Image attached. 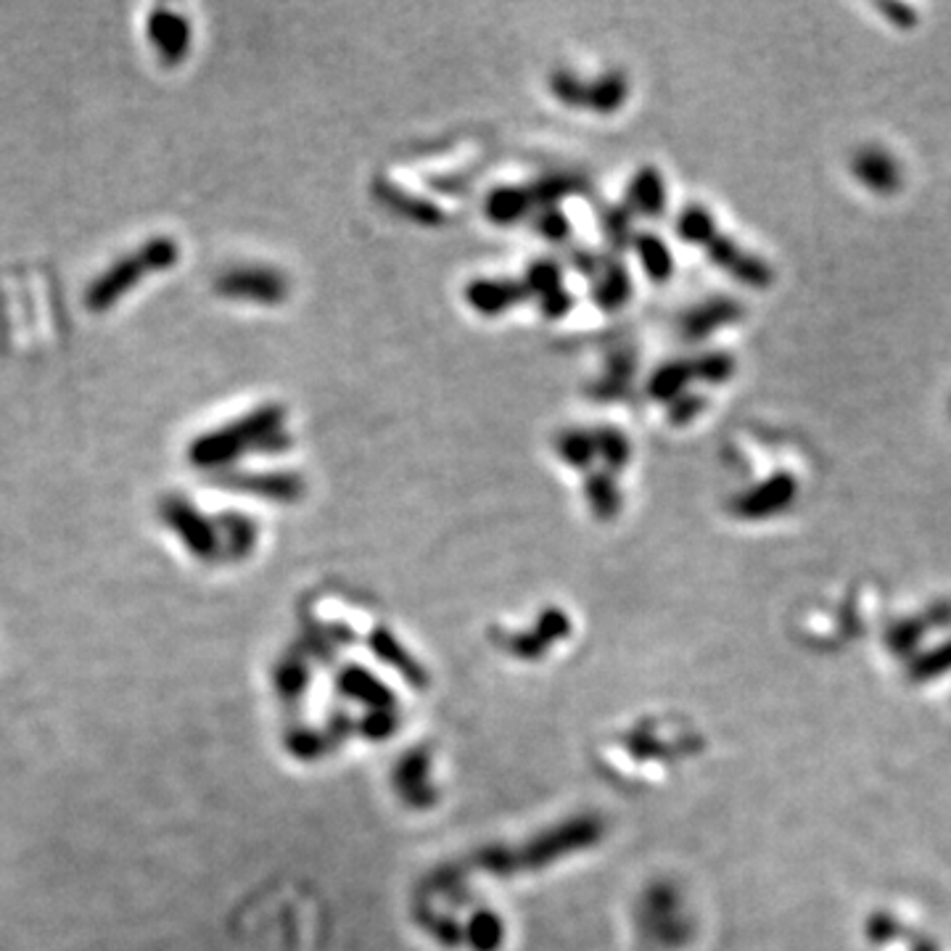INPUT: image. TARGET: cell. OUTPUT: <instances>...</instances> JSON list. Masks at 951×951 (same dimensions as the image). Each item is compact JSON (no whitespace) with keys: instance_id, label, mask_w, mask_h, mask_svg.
Wrapping results in <instances>:
<instances>
[{"instance_id":"1","label":"cell","mask_w":951,"mask_h":951,"mask_svg":"<svg viewBox=\"0 0 951 951\" xmlns=\"http://www.w3.org/2000/svg\"><path fill=\"white\" fill-rule=\"evenodd\" d=\"M466 299L476 313L492 317V315H503L505 309L516 307L518 302H523V299H527V289H523V283H518V280L481 278L468 286Z\"/></svg>"},{"instance_id":"2","label":"cell","mask_w":951,"mask_h":951,"mask_svg":"<svg viewBox=\"0 0 951 951\" xmlns=\"http://www.w3.org/2000/svg\"><path fill=\"white\" fill-rule=\"evenodd\" d=\"M632 210L645 217H661L667 206V188L656 167H643L632 180Z\"/></svg>"},{"instance_id":"3","label":"cell","mask_w":951,"mask_h":951,"mask_svg":"<svg viewBox=\"0 0 951 951\" xmlns=\"http://www.w3.org/2000/svg\"><path fill=\"white\" fill-rule=\"evenodd\" d=\"M532 206H534V201H532V193H529V188H497V191L490 193L484 210H486V217H490L492 223L513 225L523 215H527Z\"/></svg>"},{"instance_id":"4","label":"cell","mask_w":951,"mask_h":951,"mask_svg":"<svg viewBox=\"0 0 951 951\" xmlns=\"http://www.w3.org/2000/svg\"><path fill=\"white\" fill-rule=\"evenodd\" d=\"M630 96L626 79L621 72H608V75L597 77L595 83H587V103L584 106L593 109L597 114H613L621 103Z\"/></svg>"},{"instance_id":"5","label":"cell","mask_w":951,"mask_h":951,"mask_svg":"<svg viewBox=\"0 0 951 951\" xmlns=\"http://www.w3.org/2000/svg\"><path fill=\"white\" fill-rule=\"evenodd\" d=\"M634 246H637L639 262H643L645 272H648V278L654 280V283H667V280L672 278L674 262L672 254H669L667 243H663L661 238L650 233H639L634 238Z\"/></svg>"},{"instance_id":"6","label":"cell","mask_w":951,"mask_h":951,"mask_svg":"<svg viewBox=\"0 0 951 951\" xmlns=\"http://www.w3.org/2000/svg\"><path fill=\"white\" fill-rule=\"evenodd\" d=\"M693 378V365L687 363H667L663 368H658V373L650 378L648 392L656 396L658 402H667L672 405L674 400H680L685 392L687 381Z\"/></svg>"},{"instance_id":"7","label":"cell","mask_w":951,"mask_h":951,"mask_svg":"<svg viewBox=\"0 0 951 951\" xmlns=\"http://www.w3.org/2000/svg\"><path fill=\"white\" fill-rule=\"evenodd\" d=\"M584 495H587L597 518H613L619 513L621 495L619 490H616V481L611 479V473L606 471L589 473L587 481H584Z\"/></svg>"},{"instance_id":"8","label":"cell","mask_w":951,"mask_h":951,"mask_svg":"<svg viewBox=\"0 0 951 951\" xmlns=\"http://www.w3.org/2000/svg\"><path fill=\"white\" fill-rule=\"evenodd\" d=\"M630 294H632V283L630 276H626L624 265L613 262V265L603 272V278L597 280V289H595L597 304L606 309H619L630 302Z\"/></svg>"},{"instance_id":"9","label":"cell","mask_w":951,"mask_h":951,"mask_svg":"<svg viewBox=\"0 0 951 951\" xmlns=\"http://www.w3.org/2000/svg\"><path fill=\"white\" fill-rule=\"evenodd\" d=\"M593 442H595V455L600 457L603 462H606L611 471H621V468L630 462V442H626V436L621 434V431L616 429H595L593 431Z\"/></svg>"},{"instance_id":"10","label":"cell","mask_w":951,"mask_h":951,"mask_svg":"<svg viewBox=\"0 0 951 951\" xmlns=\"http://www.w3.org/2000/svg\"><path fill=\"white\" fill-rule=\"evenodd\" d=\"M558 455L563 457L569 466L574 468H587L589 462L595 460V442H593V431H563V434L558 436Z\"/></svg>"},{"instance_id":"11","label":"cell","mask_w":951,"mask_h":951,"mask_svg":"<svg viewBox=\"0 0 951 951\" xmlns=\"http://www.w3.org/2000/svg\"><path fill=\"white\" fill-rule=\"evenodd\" d=\"M523 289H527V294H534L540 299L553 294V291L560 289V267L550 259L534 262L529 267L527 280H523Z\"/></svg>"},{"instance_id":"12","label":"cell","mask_w":951,"mask_h":951,"mask_svg":"<svg viewBox=\"0 0 951 951\" xmlns=\"http://www.w3.org/2000/svg\"><path fill=\"white\" fill-rule=\"evenodd\" d=\"M680 236L690 243H709L713 238V223L709 212L700 206H690L680 217Z\"/></svg>"},{"instance_id":"13","label":"cell","mask_w":951,"mask_h":951,"mask_svg":"<svg viewBox=\"0 0 951 951\" xmlns=\"http://www.w3.org/2000/svg\"><path fill=\"white\" fill-rule=\"evenodd\" d=\"M550 88L553 96L558 101H563L566 106H584L587 103V83H582L576 75H571V72H555L550 79Z\"/></svg>"},{"instance_id":"14","label":"cell","mask_w":951,"mask_h":951,"mask_svg":"<svg viewBox=\"0 0 951 951\" xmlns=\"http://www.w3.org/2000/svg\"><path fill=\"white\" fill-rule=\"evenodd\" d=\"M536 230H540L542 238L558 243L569 236V219L560 215L558 210H550V206H547V210L536 217Z\"/></svg>"},{"instance_id":"15","label":"cell","mask_w":951,"mask_h":951,"mask_svg":"<svg viewBox=\"0 0 951 951\" xmlns=\"http://www.w3.org/2000/svg\"><path fill=\"white\" fill-rule=\"evenodd\" d=\"M727 373H730V359L724 355L700 357L698 365H693V376L706 378V381H711V383L724 381V376Z\"/></svg>"},{"instance_id":"16","label":"cell","mask_w":951,"mask_h":951,"mask_svg":"<svg viewBox=\"0 0 951 951\" xmlns=\"http://www.w3.org/2000/svg\"><path fill=\"white\" fill-rule=\"evenodd\" d=\"M700 407H703V400H700V396H680V400H674L672 405H669V420H672L674 426L687 423V420L698 416Z\"/></svg>"},{"instance_id":"17","label":"cell","mask_w":951,"mask_h":951,"mask_svg":"<svg viewBox=\"0 0 951 951\" xmlns=\"http://www.w3.org/2000/svg\"><path fill=\"white\" fill-rule=\"evenodd\" d=\"M540 302H542V315L553 317V320H558V317H563L571 307H574V299L566 294L563 289H558V291H553V294L542 296Z\"/></svg>"},{"instance_id":"18","label":"cell","mask_w":951,"mask_h":951,"mask_svg":"<svg viewBox=\"0 0 951 951\" xmlns=\"http://www.w3.org/2000/svg\"><path fill=\"white\" fill-rule=\"evenodd\" d=\"M626 219H630V212L624 210H616L613 215H608L606 219V230L611 238H624L630 233V225H626Z\"/></svg>"}]
</instances>
